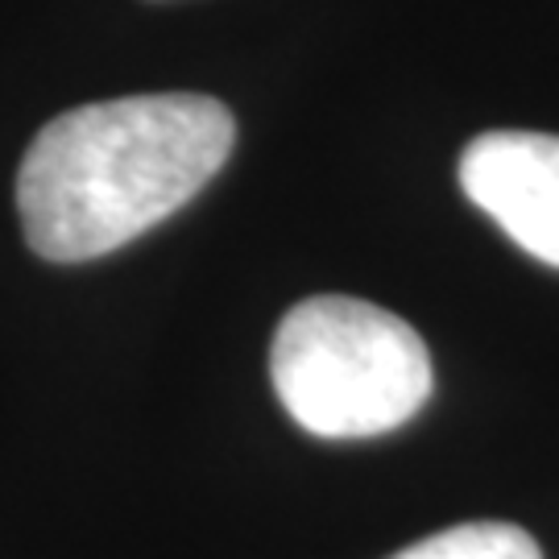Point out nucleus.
Masks as SVG:
<instances>
[{
	"label": "nucleus",
	"instance_id": "1",
	"mask_svg": "<svg viewBox=\"0 0 559 559\" xmlns=\"http://www.w3.org/2000/svg\"><path fill=\"white\" fill-rule=\"evenodd\" d=\"M237 120L200 92L83 104L41 124L17 170V212L46 261H96L175 216L221 175Z\"/></svg>",
	"mask_w": 559,
	"mask_h": 559
},
{
	"label": "nucleus",
	"instance_id": "2",
	"mask_svg": "<svg viewBox=\"0 0 559 559\" xmlns=\"http://www.w3.org/2000/svg\"><path fill=\"white\" fill-rule=\"evenodd\" d=\"M286 415L320 440H373L431 399V353L411 323L378 302L316 295L286 311L270 348Z\"/></svg>",
	"mask_w": 559,
	"mask_h": 559
},
{
	"label": "nucleus",
	"instance_id": "4",
	"mask_svg": "<svg viewBox=\"0 0 559 559\" xmlns=\"http://www.w3.org/2000/svg\"><path fill=\"white\" fill-rule=\"evenodd\" d=\"M390 559H543V551L514 522H464L411 543Z\"/></svg>",
	"mask_w": 559,
	"mask_h": 559
},
{
	"label": "nucleus",
	"instance_id": "3",
	"mask_svg": "<svg viewBox=\"0 0 559 559\" xmlns=\"http://www.w3.org/2000/svg\"><path fill=\"white\" fill-rule=\"evenodd\" d=\"M460 187L522 253L559 270V138L493 129L460 154Z\"/></svg>",
	"mask_w": 559,
	"mask_h": 559
}]
</instances>
